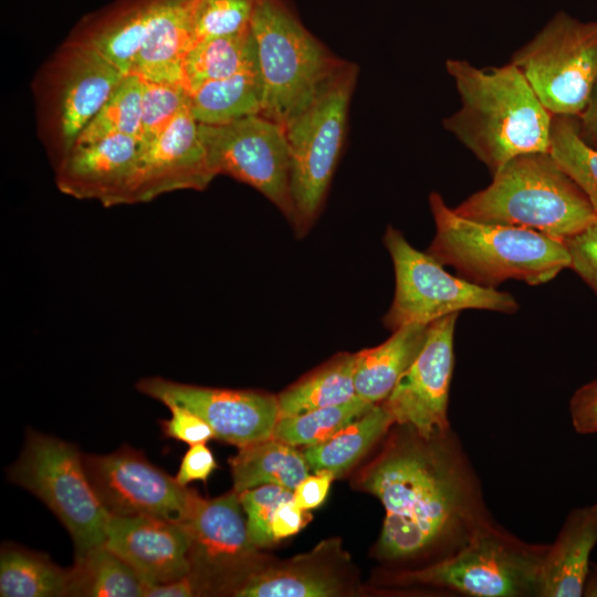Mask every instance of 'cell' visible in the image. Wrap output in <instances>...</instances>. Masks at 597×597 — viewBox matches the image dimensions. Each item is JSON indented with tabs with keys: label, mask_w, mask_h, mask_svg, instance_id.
<instances>
[{
	"label": "cell",
	"mask_w": 597,
	"mask_h": 597,
	"mask_svg": "<svg viewBox=\"0 0 597 597\" xmlns=\"http://www.w3.org/2000/svg\"><path fill=\"white\" fill-rule=\"evenodd\" d=\"M444 66L460 107L443 127L491 174L520 155L549 151L553 115L514 64L479 67L448 59Z\"/></svg>",
	"instance_id": "obj_2"
},
{
	"label": "cell",
	"mask_w": 597,
	"mask_h": 597,
	"mask_svg": "<svg viewBox=\"0 0 597 597\" xmlns=\"http://www.w3.org/2000/svg\"><path fill=\"white\" fill-rule=\"evenodd\" d=\"M136 387L167 407L177 405L195 412L217 439L238 448L271 439L280 417L276 396L259 390L203 387L161 377L140 379Z\"/></svg>",
	"instance_id": "obj_15"
},
{
	"label": "cell",
	"mask_w": 597,
	"mask_h": 597,
	"mask_svg": "<svg viewBox=\"0 0 597 597\" xmlns=\"http://www.w3.org/2000/svg\"><path fill=\"white\" fill-rule=\"evenodd\" d=\"M158 0H121L98 17L82 40L124 75L132 73Z\"/></svg>",
	"instance_id": "obj_24"
},
{
	"label": "cell",
	"mask_w": 597,
	"mask_h": 597,
	"mask_svg": "<svg viewBox=\"0 0 597 597\" xmlns=\"http://www.w3.org/2000/svg\"><path fill=\"white\" fill-rule=\"evenodd\" d=\"M125 76L93 46L83 41L76 45L60 100V133L64 155Z\"/></svg>",
	"instance_id": "obj_19"
},
{
	"label": "cell",
	"mask_w": 597,
	"mask_h": 597,
	"mask_svg": "<svg viewBox=\"0 0 597 597\" xmlns=\"http://www.w3.org/2000/svg\"><path fill=\"white\" fill-rule=\"evenodd\" d=\"M547 546L526 544L491 521L433 564L402 572L401 585H429L474 597L536 596Z\"/></svg>",
	"instance_id": "obj_7"
},
{
	"label": "cell",
	"mask_w": 597,
	"mask_h": 597,
	"mask_svg": "<svg viewBox=\"0 0 597 597\" xmlns=\"http://www.w3.org/2000/svg\"><path fill=\"white\" fill-rule=\"evenodd\" d=\"M400 427L358 476L386 511L376 553L386 561L452 553L490 521L476 478L450 431L425 438Z\"/></svg>",
	"instance_id": "obj_1"
},
{
	"label": "cell",
	"mask_w": 597,
	"mask_h": 597,
	"mask_svg": "<svg viewBox=\"0 0 597 597\" xmlns=\"http://www.w3.org/2000/svg\"><path fill=\"white\" fill-rule=\"evenodd\" d=\"M168 408L171 417L160 421L166 437L189 446L206 443L216 438L211 427L195 412L177 405H171Z\"/></svg>",
	"instance_id": "obj_39"
},
{
	"label": "cell",
	"mask_w": 597,
	"mask_h": 597,
	"mask_svg": "<svg viewBox=\"0 0 597 597\" xmlns=\"http://www.w3.org/2000/svg\"><path fill=\"white\" fill-rule=\"evenodd\" d=\"M334 479L331 472H318L306 476L293 491L295 503L308 511L320 506L325 501Z\"/></svg>",
	"instance_id": "obj_43"
},
{
	"label": "cell",
	"mask_w": 597,
	"mask_h": 597,
	"mask_svg": "<svg viewBox=\"0 0 597 597\" xmlns=\"http://www.w3.org/2000/svg\"><path fill=\"white\" fill-rule=\"evenodd\" d=\"M510 62L553 116L578 117L597 84V21L559 11Z\"/></svg>",
	"instance_id": "obj_10"
},
{
	"label": "cell",
	"mask_w": 597,
	"mask_h": 597,
	"mask_svg": "<svg viewBox=\"0 0 597 597\" xmlns=\"http://www.w3.org/2000/svg\"><path fill=\"white\" fill-rule=\"evenodd\" d=\"M549 153L597 213V148L583 137L578 117L553 116Z\"/></svg>",
	"instance_id": "obj_33"
},
{
	"label": "cell",
	"mask_w": 597,
	"mask_h": 597,
	"mask_svg": "<svg viewBox=\"0 0 597 597\" xmlns=\"http://www.w3.org/2000/svg\"><path fill=\"white\" fill-rule=\"evenodd\" d=\"M596 544L597 503L570 512L555 542L547 546L538 573L536 596H583Z\"/></svg>",
	"instance_id": "obj_20"
},
{
	"label": "cell",
	"mask_w": 597,
	"mask_h": 597,
	"mask_svg": "<svg viewBox=\"0 0 597 597\" xmlns=\"http://www.w3.org/2000/svg\"><path fill=\"white\" fill-rule=\"evenodd\" d=\"M216 176L199 123L188 107L142 148L126 203L147 202L176 190H203Z\"/></svg>",
	"instance_id": "obj_16"
},
{
	"label": "cell",
	"mask_w": 597,
	"mask_h": 597,
	"mask_svg": "<svg viewBox=\"0 0 597 597\" xmlns=\"http://www.w3.org/2000/svg\"><path fill=\"white\" fill-rule=\"evenodd\" d=\"M429 206L436 234L427 253L467 281L491 289L507 280L541 285L569 268L564 241L524 228L464 218L436 191L429 196Z\"/></svg>",
	"instance_id": "obj_3"
},
{
	"label": "cell",
	"mask_w": 597,
	"mask_h": 597,
	"mask_svg": "<svg viewBox=\"0 0 597 597\" xmlns=\"http://www.w3.org/2000/svg\"><path fill=\"white\" fill-rule=\"evenodd\" d=\"M70 572L67 596H145L147 584L105 544L75 558V564Z\"/></svg>",
	"instance_id": "obj_31"
},
{
	"label": "cell",
	"mask_w": 597,
	"mask_h": 597,
	"mask_svg": "<svg viewBox=\"0 0 597 597\" xmlns=\"http://www.w3.org/2000/svg\"><path fill=\"white\" fill-rule=\"evenodd\" d=\"M263 85L260 70L208 81L190 92L189 108L199 124L222 125L260 115Z\"/></svg>",
	"instance_id": "obj_27"
},
{
	"label": "cell",
	"mask_w": 597,
	"mask_h": 597,
	"mask_svg": "<svg viewBox=\"0 0 597 597\" xmlns=\"http://www.w3.org/2000/svg\"><path fill=\"white\" fill-rule=\"evenodd\" d=\"M142 144L130 135H111L75 144L57 169L59 189L77 199H95L105 207L126 203Z\"/></svg>",
	"instance_id": "obj_18"
},
{
	"label": "cell",
	"mask_w": 597,
	"mask_h": 597,
	"mask_svg": "<svg viewBox=\"0 0 597 597\" xmlns=\"http://www.w3.org/2000/svg\"><path fill=\"white\" fill-rule=\"evenodd\" d=\"M8 474L56 515L73 540L75 558L105 544L109 513L87 478L83 453L74 444L30 430Z\"/></svg>",
	"instance_id": "obj_8"
},
{
	"label": "cell",
	"mask_w": 597,
	"mask_h": 597,
	"mask_svg": "<svg viewBox=\"0 0 597 597\" xmlns=\"http://www.w3.org/2000/svg\"><path fill=\"white\" fill-rule=\"evenodd\" d=\"M251 30L263 85L260 115L285 127L346 61L304 27L287 0H262Z\"/></svg>",
	"instance_id": "obj_5"
},
{
	"label": "cell",
	"mask_w": 597,
	"mask_h": 597,
	"mask_svg": "<svg viewBox=\"0 0 597 597\" xmlns=\"http://www.w3.org/2000/svg\"><path fill=\"white\" fill-rule=\"evenodd\" d=\"M428 325L411 324L384 343L356 353V395L371 405L384 402L422 347Z\"/></svg>",
	"instance_id": "obj_23"
},
{
	"label": "cell",
	"mask_w": 597,
	"mask_h": 597,
	"mask_svg": "<svg viewBox=\"0 0 597 597\" xmlns=\"http://www.w3.org/2000/svg\"><path fill=\"white\" fill-rule=\"evenodd\" d=\"M217 467L214 457L206 443L193 444L184 455L175 478L184 486L193 481L207 482Z\"/></svg>",
	"instance_id": "obj_41"
},
{
	"label": "cell",
	"mask_w": 597,
	"mask_h": 597,
	"mask_svg": "<svg viewBox=\"0 0 597 597\" xmlns=\"http://www.w3.org/2000/svg\"><path fill=\"white\" fill-rule=\"evenodd\" d=\"M239 493L216 499L195 495L182 521L190 535V575L201 593L234 588L259 569V548L249 538Z\"/></svg>",
	"instance_id": "obj_12"
},
{
	"label": "cell",
	"mask_w": 597,
	"mask_h": 597,
	"mask_svg": "<svg viewBox=\"0 0 597 597\" xmlns=\"http://www.w3.org/2000/svg\"><path fill=\"white\" fill-rule=\"evenodd\" d=\"M312 516L308 510L300 507L294 499L282 502L272 520V533L276 542L298 533Z\"/></svg>",
	"instance_id": "obj_42"
},
{
	"label": "cell",
	"mask_w": 597,
	"mask_h": 597,
	"mask_svg": "<svg viewBox=\"0 0 597 597\" xmlns=\"http://www.w3.org/2000/svg\"><path fill=\"white\" fill-rule=\"evenodd\" d=\"M583 596H597V566L591 565Z\"/></svg>",
	"instance_id": "obj_46"
},
{
	"label": "cell",
	"mask_w": 597,
	"mask_h": 597,
	"mask_svg": "<svg viewBox=\"0 0 597 597\" xmlns=\"http://www.w3.org/2000/svg\"><path fill=\"white\" fill-rule=\"evenodd\" d=\"M254 70H259V62L251 25L238 33L195 42L182 62L189 93L205 82Z\"/></svg>",
	"instance_id": "obj_28"
},
{
	"label": "cell",
	"mask_w": 597,
	"mask_h": 597,
	"mask_svg": "<svg viewBox=\"0 0 597 597\" xmlns=\"http://www.w3.org/2000/svg\"><path fill=\"white\" fill-rule=\"evenodd\" d=\"M569 411L576 432L597 433V379L585 384L574 392Z\"/></svg>",
	"instance_id": "obj_40"
},
{
	"label": "cell",
	"mask_w": 597,
	"mask_h": 597,
	"mask_svg": "<svg viewBox=\"0 0 597 597\" xmlns=\"http://www.w3.org/2000/svg\"><path fill=\"white\" fill-rule=\"evenodd\" d=\"M472 220L533 230L565 241L597 220L589 200L549 151L520 155L453 208Z\"/></svg>",
	"instance_id": "obj_4"
},
{
	"label": "cell",
	"mask_w": 597,
	"mask_h": 597,
	"mask_svg": "<svg viewBox=\"0 0 597 597\" xmlns=\"http://www.w3.org/2000/svg\"><path fill=\"white\" fill-rule=\"evenodd\" d=\"M105 545L147 585L169 583L190 573V535L182 522L109 514Z\"/></svg>",
	"instance_id": "obj_17"
},
{
	"label": "cell",
	"mask_w": 597,
	"mask_h": 597,
	"mask_svg": "<svg viewBox=\"0 0 597 597\" xmlns=\"http://www.w3.org/2000/svg\"><path fill=\"white\" fill-rule=\"evenodd\" d=\"M70 573L41 553L6 544L0 555V596H67Z\"/></svg>",
	"instance_id": "obj_30"
},
{
	"label": "cell",
	"mask_w": 597,
	"mask_h": 597,
	"mask_svg": "<svg viewBox=\"0 0 597 597\" xmlns=\"http://www.w3.org/2000/svg\"><path fill=\"white\" fill-rule=\"evenodd\" d=\"M245 514L249 538L254 546L269 548L276 541L272 533V520L277 506L293 499V491L268 484L239 493Z\"/></svg>",
	"instance_id": "obj_37"
},
{
	"label": "cell",
	"mask_w": 597,
	"mask_h": 597,
	"mask_svg": "<svg viewBox=\"0 0 597 597\" xmlns=\"http://www.w3.org/2000/svg\"><path fill=\"white\" fill-rule=\"evenodd\" d=\"M192 44V0H158L130 74L186 87L182 62Z\"/></svg>",
	"instance_id": "obj_21"
},
{
	"label": "cell",
	"mask_w": 597,
	"mask_h": 597,
	"mask_svg": "<svg viewBox=\"0 0 597 597\" xmlns=\"http://www.w3.org/2000/svg\"><path fill=\"white\" fill-rule=\"evenodd\" d=\"M355 366L356 353H339L298 379L276 396L280 417L339 405L356 397Z\"/></svg>",
	"instance_id": "obj_29"
},
{
	"label": "cell",
	"mask_w": 597,
	"mask_h": 597,
	"mask_svg": "<svg viewBox=\"0 0 597 597\" xmlns=\"http://www.w3.org/2000/svg\"><path fill=\"white\" fill-rule=\"evenodd\" d=\"M384 244L395 271L394 298L383 318L384 326L391 332L411 324L428 325L463 310L506 314L519 310V303L510 293L450 274L391 226L386 229Z\"/></svg>",
	"instance_id": "obj_9"
},
{
	"label": "cell",
	"mask_w": 597,
	"mask_h": 597,
	"mask_svg": "<svg viewBox=\"0 0 597 597\" xmlns=\"http://www.w3.org/2000/svg\"><path fill=\"white\" fill-rule=\"evenodd\" d=\"M458 316L453 313L428 324L422 347L383 402L396 425L408 426L425 438L450 431L448 401Z\"/></svg>",
	"instance_id": "obj_14"
},
{
	"label": "cell",
	"mask_w": 597,
	"mask_h": 597,
	"mask_svg": "<svg viewBox=\"0 0 597 597\" xmlns=\"http://www.w3.org/2000/svg\"><path fill=\"white\" fill-rule=\"evenodd\" d=\"M578 122L585 140L597 148V84Z\"/></svg>",
	"instance_id": "obj_45"
},
{
	"label": "cell",
	"mask_w": 597,
	"mask_h": 597,
	"mask_svg": "<svg viewBox=\"0 0 597 597\" xmlns=\"http://www.w3.org/2000/svg\"><path fill=\"white\" fill-rule=\"evenodd\" d=\"M394 418L385 405H374L329 439L305 447L303 454L314 473L331 472L339 478L348 472L390 427Z\"/></svg>",
	"instance_id": "obj_26"
},
{
	"label": "cell",
	"mask_w": 597,
	"mask_h": 597,
	"mask_svg": "<svg viewBox=\"0 0 597 597\" xmlns=\"http://www.w3.org/2000/svg\"><path fill=\"white\" fill-rule=\"evenodd\" d=\"M335 542L321 543L312 553L276 567L250 573L232 591L239 597H332L345 583L333 567L322 564Z\"/></svg>",
	"instance_id": "obj_22"
},
{
	"label": "cell",
	"mask_w": 597,
	"mask_h": 597,
	"mask_svg": "<svg viewBox=\"0 0 597 597\" xmlns=\"http://www.w3.org/2000/svg\"><path fill=\"white\" fill-rule=\"evenodd\" d=\"M357 74V65L346 61L311 104L284 127L294 207L291 226L296 238L308 233L323 210L343 149Z\"/></svg>",
	"instance_id": "obj_6"
},
{
	"label": "cell",
	"mask_w": 597,
	"mask_h": 597,
	"mask_svg": "<svg viewBox=\"0 0 597 597\" xmlns=\"http://www.w3.org/2000/svg\"><path fill=\"white\" fill-rule=\"evenodd\" d=\"M373 406L356 396L339 405L280 417L273 430L272 438L294 447L317 444L329 439L345 426L368 411Z\"/></svg>",
	"instance_id": "obj_32"
},
{
	"label": "cell",
	"mask_w": 597,
	"mask_h": 597,
	"mask_svg": "<svg viewBox=\"0 0 597 597\" xmlns=\"http://www.w3.org/2000/svg\"><path fill=\"white\" fill-rule=\"evenodd\" d=\"M229 464L238 493L268 484L294 491L311 470L303 451L273 438L239 448Z\"/></svg>",
	"instance_id": "obj_25"
},
{
	"label": "cell",
	"mask_w": 597,
	"mask_h": 597,
	"mask_svg": "<svg viewBox=\"0 0 597 597\" xmlns=\"http://www.w3.org/2000/svg\"><path fill=\"white\" fill-rule=\"evenodd\" d=\"M142 95V78L135 74L126 75L101 111L81 132L75 144L119 134L139 139Z\"/></svg>",
	"instance_id": "obj_34"
},
{
	"label": "cell",
	"mask_w": 597,
	"mask_h": 597,
	"mask_svg": "<svg viewBox=\"0 0 597 597\" xmlns=\"http://www.w3.org/2000/svg\"><path fill=\"white\" fill-rule=\"evenodd\" d=\"M143 81L140 136L142 148L161 134L189 107L190 93L180 84Z\"/></svg>",
	"instance_id": "obj_36"
},
{
	"label": "cell",
	"mask_w": 597,
	"mask_h": 597,
	"mask_svg": "<svg viewBox=\"0 0 597 597\" xmlns=\"http://www.w3.org/2000/svg\"><path fill=\"white\" fill-rule=\"evenodd\" d=\"M572 269L597 295V220L564 241Z\"/></svg>",
	"instance_id": "obj_38"
},
{
	"label": "cell",
	"mask_w": 597,
	"mask_h": 597,
	"mask_svg": "<svg viewBox=\"0 0 597 597\" xmlns=\"http://www.w3.org/2000/svg\"><path fill=\"white\" fill-rule=\"evenodd\" d=\"M197 595H201V590L190 574L169 583L147 585L145 590L146 597H192Z\"/></svg>",
	"instance_id": "obj_44"
},
{
	"label": "cell",
	"mask_w": 597,
	"mask_h": 597,
	"mask_svg": "<svg viewBox=\"0 0 597 597\" xmlns=\"http://www.w3.org/2000/svg\"><path fill=\"white\" fill-rule=\"evenodd\" d=\"M262 0H192L193 43L241 32Z\"/></svg>",
	"instance_id": "obj_35"
},
{
	"label": "cell",
	"mask_w": 597,
	"mask_h": 597,
	"mask_svg": "<svg viewBox=\"0 0 597 597\" xmlns=\"http://www.w3.org/2000/svg\"><path fill=\"white\" fill-rule=\"evenodd\" d=\"M83 463L97 498L111 515L182 522L197 494L128 446L103 455L83 454Z\"/></svg>",
	"instance_id": "obj_13"
},
{
	"label": "cell",
	"mask_w": 597,
	"mask_h": 597,
	"mask_svg": "<svg viewBox=\"0 0 597 597\" xmlns=\"http://www.w3.org/2000/svg\"><path fill=\"white\" fill-rule=\"evenodd\" d=\"M199 135L217 176L253 187L292 224L290 153L282 125L252 115L222 125L199 124Z\"/></svg>",
	"instance_id": "obj_11"
}]
</instances>
